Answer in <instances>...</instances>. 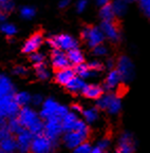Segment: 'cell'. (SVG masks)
<instances>
[{"instance_id": "cell-29", "label": "cell", "mask_w": 150, "mask_h": 153, "mask_svg": "<svg viewBox=\"0 0 150 153\" xmlns=\"http://www.w3.org/2000/svg\"><path fill=\"white\" fill-rule=\"evenodd\" d=\"M15 99L19 106H25V105H27L31 100V97H30V95L27 92H20L15 94Z\"/></svg>"}, {"instance_id": "cell-19", "label": "cell", "mask_w": 150, "mask_h": 153, "mask_svg": "<svg viewBox=\"0 0 150 153\" xmlns=\"http://www.w3.org/2000/svg\"><path fill=\"white\" fill-rule=\"evenodd\" d=\"M86 86H87V85H86L85 81H84L81 77L75 76L66 87H67L68 91H70V92L77 93V92H83Z\"/></svg>"}, {"instance_id": "cell-39", "label": "cell", "mask_w": 150, "mask_h": 153, "mask_svg": "<svg viewBox=\"0 0 150 153\" xmlns=\"http://www.w3.org/2000/svg\"><path fill=\"white\" fill-rule=\"evenodd\" d=\"M88 4V0H77L76 2V10L78 13H81L86 10Z\"/></svg>"}, {"instance_id": "cell-47", "label": "cell", "mask_w": 150, "mask_h": 153, "mask_svg": "<svg viewBox=\"0 0 150 153\" xmlns=\"http://www.w3.org/2000/svg\"><path fill=\"white\" fill-rule=\"evenodd\" d=\"M72 109H74V110L75 111H79V112H81V106H78V105H73V106H72Z\"/></svg>"}, {"instance_id": "cell-32", "label": "cell", "mask_w": 150, "mask_h": 153, "mask_svg": "<svg viewBox=\"0 0 150 153\" xmlns=\"http://www.w3.org/2000/svg\"><path fill=\"white\" fill-rule=\"evenodd\" d=\"M121 100H119V97H116V95H115V98L113 99V101H112V104L110 105L109 109H108V112L111 113V114H116V113L119 112V110H121Z\"/></svg>"}, {"instance_id": "cell-11", "label": "cell", "mask_w": 150, "mask_h": 153, "mask_svg": "<svg viewBox=\"0 0 150 153\" xmlns=\"http://www.w3.org/2000/svg\"><path fill=\"white\" fill-rule=\"evenodd\" d=\"M18 120L20 122V124L22 125V127L25 129H29L36 120H38V117L36 116L35 112L31 110L29 108H22L19 112L17 116Z\"/></svg>"}, {"instance_id": "cell-18", "label": "cell", "mask_w": 150, "mask_h": 153, "mask_svg": "<svg viewBox=\"0 0 150 153\" xmlns=\"http://www.w3.org/2000/svg\"><path fill=\"white\" fill-rule=\"evenodd\" d=\"M0 93H1V97L7 95H15L13 83L5 75H1V78H0Z\"/></svg>"}, {"instance_id": "cell-7", "label": "cell", "mask_w": 150, "mask_h": 153, "mask_svg": "<svg viewBox=\"0 0 150 153\" xmlns=\"http://www.w3.org/2000/svg\"><path fill=\"white\" fill-rule=\"evenodd\" d=\"M61 131H63V122L58 118H50L46 123V130L45 134L47 135L48 137L53 140L55 142L56 137L60 134Z\"/></svg>"}, {"instance_id": "cell-42", "label": "cell", "mask_w": 150, "mask_h": 153, "mask_svg": "<svg viewBox=\"0 0 150 153\" xmlns=\"http://www.w3.org/2000/svg\"><path fill=\"white\" fill-rule=\"evenodd\" d=\"M69 4H70V0H60L58 5H59V7L63 9V7H67Z\"/></svg>"}, {"instance_id": "cell-15", "label": "cell", "mask_w": 150, "mask_h": 153, "mask_svg": "<svg viewBox=\"0 0 150 153\" xmlns=\"http://www.w3.org/2000/svg\"><path fill=\"white\" fill-rule=\"evenodd\" d=\"M75 77V71L71 68H67V69H63V70H58L55 74V80L59 83V85H63L67 86L68 83Z\"/></svg>"}, {"instance_id": "cell-26", "label": "cell", "mask_w": 150, "mask_h": 153, "mask_svg": "<svg viewBox=\"0 0 150 153\" xmlns=\"http://www.w3.org/2000/svg\"><path fill=\"white\" fill-rule=\"evenodd\" d=\"M75 73L78 75V77L81 78H87V77H90L91 75H93V71L90 70V68L88 67L87 65H75V69H74Z\"/></svg>"}, {"instance_id": "cell-45", "label": "cell", "mask_w": 150, "mask_h": 153, "mask_svg": "<svg viewBox=\"0 0 150 153\" xmlns=\"http://www.w3.org/2000/svg\"><path fill=\"white\" fill-rule=\"evenodd\" d=\"M113 65H114V61L112 60V59H108V60H107V68L112 69V68H113Z\"/></svg>"}, {"instance_id": "cell-22", "label": "cell", "mask_w": 150, "mask_h": 153, "mask_svg": "<svg viewBox=\"0 0 150 153\" xmlns=\"http://www.w3.org/2000/svg\"><path fill=\"white\" fill-rule=\"evenodd\" d=\"M17 148V140L10 136L7 138L1 140V151L4 153H13V151Z\"/></svg>"}, {"instance_id": "cell-20", "label": "cell", "mask_w": 150, "mask_h": 153, "mask_svg": "<svg viewBox=\"0 0 150 153\" xmlns=\"http://www.w3.org/2000/svg\"><path fill=\"white\" fill-rule=\"evenodd\" d=\"M78 122L77 117L73 113H69L67 116L63 120V129L66 132H70V131H74L76 124Z\"/></svg>"}, {"instance_id": "cell-2", "label": "cell", "mask_w": 150, "mask_h": 153, "mask_svg": "<svg viewBox=\"0 0 150 153\" xmlns=\"http://www.w3.org/2000/svg\"><path fill=\"white\" fill-rule=\"evenodd\" d=\"M54 144H55V142L48 137L46 134L37 135V136H34L29 152L30 153H53Z\"/></svg>"}, {"instance_id": "cell-4", "label": "cell", "mask_w": 150, "mask_h": 153, "mask_svg": "<svg viewBox=\"0 0 150 153\" xmlns=\"http://www.w3.org/2000/svg\"><path fill=\"white\" fill-rule=\"evenodd\" d=\"M48 43L55 49L61 50V51L65 50L68 52L70 50L77 48V41L68 34H61V35H57V36L50 37L48 39Z\"/></svg>"}, {"instance_id": "cell-48", "label": "cell", "mask_w": 150, "mask_h": 153, "mask_svg": "<svg viewBox=\"0 0 150 153\" xmlns=\"http://www.w3.org/2000/svg\"><path fill=\"white\" fill-rule=\"evenodd\" d=\"M0 19H1V21H2V22H4V21H5V15L1 14V16H0Z\"/></svg>"}, {"instance_id": "cell-35", "label": "cell", "mask_w": 150, "mask_h": 153, "mask_svg": "<svg viewBox=\"0 0 150 153\" xmlns=\"http://www.w3.org/2000/svg\"><path fill=\"white\" fill-rule=\"evenodd\" d=\"M31 60L32 62H34V65H40V63H43V55L40 54V53L38 52H35L33 53V54H31Z\"/></svg>"}, {"instance_id": "cell-21", "label": "cell", "mask_w": 150, "mask_h": 153, "mask_svg": "<svg viewBox=\"0 0 150 153\" xmlns=\"http://www.w3.org/2000/svg\"><path fill=\"white\" fill-rule=\"evenodd\" d=\"M114 16H115V13H114V11H113L112 4L107 3V4L101 7V10H99V17H101L103 21H112L113 18H114Z\"/></svg>"}, {"instance_id": "cell-24", "label": "cell", "mask_w": 150, "mask_h": 153, "mask_svg": "<svg viewBox=\"0 0 150 153\" xmlns=\"http://www.w3.org/2000/svg\"><path fill=\"white\" fill-rule=\"evenodd\" d=\"M111 4L116 16H123L127 12L128 9L127 0H114Z\"/></svg>"}, {"instance_id": "cell-9", "label": "cell", "mask_w": 150, "mask_h": 153, "mask_svg": "<svg viewBox=\"0 0 150 153\" xmlns=\"http://www.w3.org/2000/svg\"><path fill=\"white\" fill-rule=\"evenodd\" d=\"M34 135L28 129H23L17 136V148L22 153L30 151L32 142H33Z\"/></svg>"}, {"instance_id": "cell-25", "label": "cell", "mask_w": 150, "mask_h": 153, "mask_svg": "<svg viewBox=\"0 0 150 153\" xmlns=\"http://www.w3.org/2000/svg\"><path fill=\"white\" fill-rule=\"evenodd\" d=\"M114 98H115V95H113V94L104 95V96H101V98L97 100V108L101 109V110H108Z\"/></svg>"}, {"instance_id": "cell-44", "label": "cell", "mask_w": 150, "mask_h": 153, "mask_svg": "<svg viewBox=\"0 0 150 153\" xmlns=\"http://www.w3.org/2000/svg\"><path fill=\"white\" fill-rule=\"evenodd\" d=\"M104 152H105V150H103L99 146H96L95 148L92 149L91 151V153H104Z\"/></svg>"}, {"instance_id": "cell-46", "label": "cell", "mask_w": 150, "mask_h": 153, "mask_svg": "<svg viewBox=\"0 0 150 153\" xmlns=\"http://www.w3.org/2000/svg\"><path fill=\"white\" fill-rule=\"evenodd\" d=\"M108 1H109V0H96L97 4H99V5H101V7H103V5L107 4V3H108Z\"/></svg>"}, {"instance_id": "cell-38", "label": "cell", "mask_w": 150, "mask_h": 153, "mask_svg": "<svg viewBox=\"0 0 150 153\" xmlns=\"http://www.w3.org/2000/svg\"><path fill=\"white\" fill-rule=\"evenodd\" d=\"M93 54L95 56H104V55L107 54V49L103 45H99L93 49Z\"/></svg>"}, {"instance_id": "cell-30", "label": "cell", "mask_w": 150, "mask_h": 153, "mask_svg": "<svg viewBox=\"0 0 150 153\" xmlns=\"http://www.w3.org/2000/svg\"><path fill=\"white\" fill-rule=\"evenodd\" d=\"M36 68V74H37V76L39 77L40 79H48V77H49V72H48L47 68H46V65H43V63H40V65H35Z\"/></svg>"}, {"instance_id": "cell-13", "label": "cell", "mask_w": 150, "mask_h": 153, "mask_svg": "<svg viewBox=\"0 0 150 153\" xmlns=\"http://www.w3.org/2000/svg\"><path fill=\"white\" fill-rule=\"evenodd\" d=\"M101 29L105 36L111 41H117L119 38V33L116 25L112 21H103L101 25Z\"/></svg>"}, {"instance_id": "cell-31", "label": "cell", "mask_w": 150, "mask_h": 153, "mask_svg": "<svg viewBox=\"0 0 150 153\" xmlns=\"http://www.w3.org/2000/svg\"><path fill=\"white\" fill-rule=\"evenodd\" d=\"M1 31H2V33H4L7 36H13V35L16 34V32H17V29H16L15 25H12V23H3V25H1Z\"/></svg>"}, {"instance_id": "cell-3", "label": "cell", "mask_w": 150, "mask_h": 153, "mask_svg": "<svg viewBox=\"0 0 150 153\" xmlns=\"http://www.w3.org/2000/svg\"><path fill=\"white\" fill-rule=\"evenodd\" d=\"M81 37L87 41L90 48H93L101 45L105 38V34L103 33L101 27H86L81 31Z\"/></svg>"}, {"instance_id": "cell-28", "label": "cell", "mask_w": 150, "mask_h": 153, "mask_svg": "<svg viewBox=\"0 0 150 153\" xmlns=\"http://www.w3.org/2000/svg\"><path fill=\"white\" fill-rule=\"evenodd\" d=\"M35 9L29 7V5H25V7H22L20 9V16L25 19H32L35 16Z\"/></svg>"}, {"instance_id": "cell-41", "label": "cell", "mask_w": 150, "mask_h": 153, "mask_svg": "<svg viewBox=\"0 0 150 153\" xmlns=\"http://www.w3.org/2000/svg\"><path fill=\"white\" fill-rule=\"evenodd\" d=\"M14 73H15L16 75H20V76H23V75H25L28 73L27 69H25V67H22V65H17V67L14 69Z\"/></svg>"}, {"instance_id": "cell-40", "label": "cell", "mask_w": 150, "mask_h": 153, "mask_svg": "<svg viewBox=\"0 0 150 153\" xmlns=\"http://www.w3.org/2000/svg\"><path fill=\"white\" fill-rule=\"evenodd\" d=\"M88 67L90 68V70L94 72V71H99V70H101L103 65H101V63L99 62V60H93V61H91L89 65H88Z\"/></svg>"}, {"instance_id": "cell-37", "label": "cell", "mask_w": 150, "mask_h": 153, "mask_svg": "<svg viewBox=\"0 0 150 153\" xmlns=\"http://www.w3.org/2000/svg\"><path fill=\"white\" fill-rule=\"evenodd\" d=\"M14 7H15V4H14L13 0H7V1H5V2L1 3V10H2L4 13L13 11Z\"/></svg>"}, {"instance_id": "cell-27", "label": "cell", "mask_w": 150, "mask_h": 153, "mask_svg": "<svg viewBox=\"0 0 150 153\" xmlns=\"http://www.w3.org/2000/svg\"><path fill=\"white\" fill-rule=\"evenodd\" d=\"M7 126H9L10 131H11L12 133H16V134H19V133L25 129L22 127V125L20 124V122L18 120L17 117H16V118H12L9 122V124H7Z\"/></svg>"}, {"instance_id": "cell-6", "label": "cell", "mask_w": 150, "mask_h": 153, "mask_svg": "<svg viewBox=\"0 0 150 153\" xmlns=\"http://www.w3.org/2000/svg\"><path fill=\"white\" fill-rule=\"evenodd\" d=\"M89 135L81 133L78 131H70L67 132L63 136V143L70 149H75L81 144L86 143Z\"/></svg>"}, {"instance_id": "cell-36", "label": "cell", "mask_w": 150, "mask_h": 153, "mask_svg": "<svg viewBox=\"0 0 150 153\" xmlns=\"http://www.w3.org/2000/svg\"><path fill=\"white\" fill-rule=\"evenodd\" d=\"M140 7L147 16H150V0H139Z\"/></svg>"}, {"instance_id": "cell-34", "label": "cell", "mask_w": 150, "mask_h": 153, "mask_svg": "<svg viewBox=\"0 0 150 153\" xmlns=\"http://www.w3.org/2000/svg\"><path fill=\"white\" fill-rule=\"evenodd\" d=\"M91 151H92L91 146L89 144H87V143H84L81 146H78L77 148L74 149L73 153H91Z\"/></svg>"}, {"instance_id": "cell-50", "label": "cell", "mask_w": 150, "mask_h": 153, "mask_svg": "<svg viewBox=\"0 0 150 153\" xmlns=\"http://www.w3.org/2000/svg\"><path fill=\"white\" fill-rule=\"evenodd\" d=\"M104 153H107V152H104Z\"/></svg>"}, {"instance_id": "cell-33", "label": "cell", "mask_w": 150, "mask_h": 153, "mask_svg": "<svg viewBox=\"0 0 150 153\" xmlns=\"http://www.w3.org/2000/svg\"><path fill=\"white\" fill-rule=\"evenodd\" d=\"M83 113H84L85 118L87 120V122H89V123L94 122V120L97 118V109H95V108L86 110V111H84Z\"/></svg>"}, {"instance_id": "cell-51", "label": "cell", "mask_w": 150, "mask_h": 153, "mask_svg": "<svg viewBox=\"0 0 150 153\" xmlns=\"http://www.w3.org/2000/svg\"><path fill=\"white\" fill-rule=\"evenodd\" d=\"M1 153H4V152H1Z\"/></svg>"}, {"instance_id": "cell-16", "label": "cell", "mask_w": 150, "mask_h": 153, "mask_svg": "<svg viewBox=\"0 0 150 153\" xmlns=\"http://www.w3.org/2000/svg\"><path fill=\"white\" fill-rule=\"evenodd\" d=\"M123 80L119 72L117 70H112L107 75V78L105 80V87L107 90H111V89L115 88L119 83V81Z\"/></svg>"}, {"instance_id": "cell-14", "label": "cell", "mask_w": 150, "mask_h": 153, "mask_svg": "<svg viewBox=\"0 0 150 153\" xmlns=\"http://www.w3.org/2000/svg\"><path fill=\"white\" fill-rule=\"evenodd\" d=\"M133 151H134V143L132 136L130 134H124L119 140L116 153H133Z\"/></svg>"}, {"instance_id": "cell-1", "label": "cell", "mask_w": 150, "mask_h": 153, "mask_svg": "<svg viewBox=\"0 0 150 153\" xmlns=\"http://www.w3.org/2000/svg\"><path fill=\"white\" fill-rule=\"evenodd\" d=\"M0 109H1V116L16 118L20 112V106L17 104L15 95H7L1 97L0 101Z\"/></svg>"}, {"instance_id": "cell-5", "label": "cell", "mask_w": 150, "mask_h": 153, "mask_svg": "<svg viewBox=\"0 0 150 153\" xmlns=\"http://www.w3.org/2000/svg\"><path fill=\"white\" fill-rule=\"evenodd\" d=\"M117 71L121 74L123 80H131L133 75H134V68H133L132 61L127 56H121L117 61Z\"/></svg>"}, {"instance_id": "cell-49", "label": "cell", "mask_w": 150, "mask_h": 153, "mask_svg": "<svg viewBox=\"0 0 150 153\" xmlns=\"http://www.w3.org/2000/svg\"><path fill=\"white\" fill-rule=\"evenodd\" d=\"M5 1H7V0H0V3H3V2H5Z\"/></svg>"}, {"instance_id": "cell-17", "label": "cell", "mask_w": 150, "mask_h": 153, "mask_svg": "<svg viewBox=\"0 0 150 153\" xmlns=\"http://www.w3.org/2000/svg\"><path fill=\"white\" fill-rule=\"evenodd\" d=\"M83 94L86 97L91 99H97L101 98L103 95V89L97 85H87L83 91Z\"/></svg>"}, {"instance_id": "cell-12", "label": "cell", "mask_w": 150, "mask_h": 153, "mask_svg": "<svg viewBox=\"0 0 150 153\" xmlns=\"http://www.w3.org/2000/svg\"><path fill=\"white\" fill-rule=\"evenodd\" d=\"M41 43H43V36H41V34L36 33L34 35H32L25 41V45L22 48V51L25 53H27V54H33V53H35L39 49Z\"/></svg>"}, {"instance_id": "cell-23", "label": "cell", "mask_w": 150, "mask_h": 153, "mask_svg": "<svg viewBox=\"0 0 150 153\" xmlns=\"http://www.w3.org/2000/svg\"><path fill=\"white\" fill-rule=\"evenodd\" d=\"M67 56L69 58L70 63H73L75 65H81L84 62V55L77 48L76 49L70 50L69 52L67 53Z\"/></svg>"}, {"instance_id": "cell-43", "label": "cell", "mask_w": 150, "mask_h": 153, "mask_svg": "<svg viewBox=\"0 0 150 153\" xmlns=\"http://www.w3.org/2000/svg\"><path fill=\"white\" fill-rule=\"evenodd\" d=\"M41 100H43V99H41L40 95H36V96L33 97V102L35 105H39L41 102Z\"/></svg>"}, {"instance_id": "cell-52", "label": "cell", "mask_w": 150, "mask_h": 153, "mask_svg": "<svg viewBox=\"0 0 150 153\" xmlns=\"http://www.w3.org/2000/svg\"><path fill=\"white\" fill-rule=\"evenodd\" d=\"M127 1H128V0H127Z\"/></svg>"}, {"instance_id": "cell-8", "label": "cell", "mask_w": 150, "mask_h": 153, "mask_svg": "<svg viewBox=\"0 0 150 153\" xmlns=\"http://www.w3.org/2000/svg\"><path fill=\"white\" fill-rule=\"evenodd\" d=\"M51 60H52L53 67L55 68L57 71L70 68L69 58H68L67 54H65L61 50H58V49L53 50V52H52V54H51Z\"/></svg>"}, {"instance_id": "cell-10", "label": "cell", "mask_w": 150, "mask_h": 153, "mask_svg": "<svg viewBox=\"0 0 150 153\" xmlns=\"http://www.w3.org/2000/svg\"><path fill=\"white\" fill-rule=\"evenodd\" d=\"M59 107L60 106L56 101H54L53 99H47L45 101V104H43V109L40 112V116L46 120H50V118H54V117L57 118V113H58Z\"/></svg>"}]
</instances>
